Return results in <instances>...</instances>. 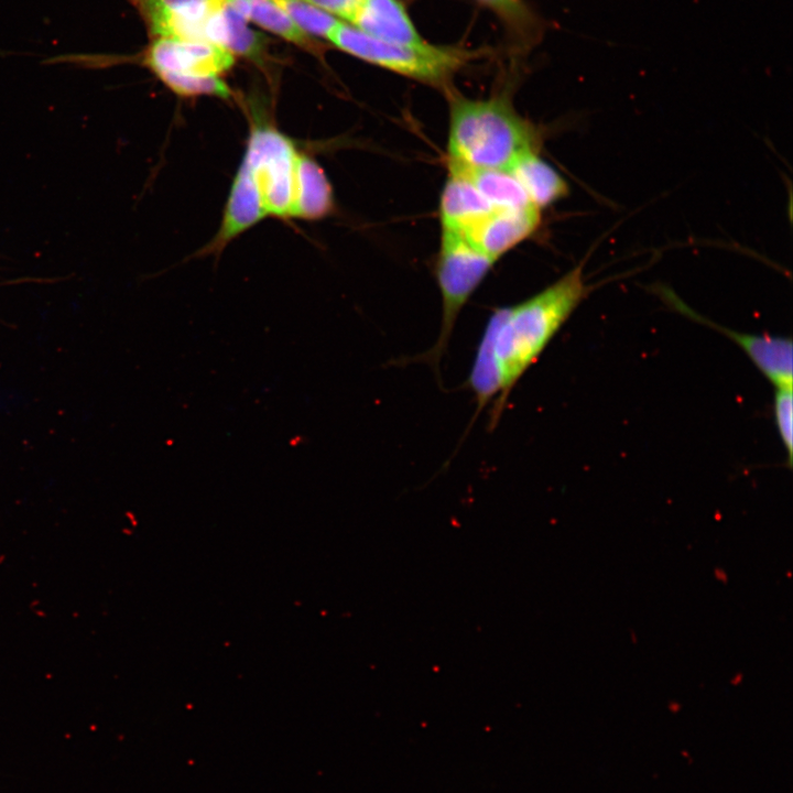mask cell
Instances as JSON below:
<instances>
[{
	"label": "cell",
	"instance_id": "9c48e42d",
	"mask_svg": "<svg viewBox=\"0 0 793 793\" xmlns=\"http://www.w3.org/2000/svg\"><path fill=\"white\" fill-rule=\"evenodd\" d=\"M696 319L734 340L774 388L792 387L793 345L791 338L743 334L717 325L702 316H697Z\"/></svg>",
	"mask_w": 793,
	"mask_h": 793
},
{
	"label": "cell",
	"instance_id": "d6986e66",
	"mask_svg": "<svg viewBox=\"0 0 793 793\" xmlns=\"http://www.w3.org/2000/svg\"><path fill=\"white\" fill-rule=\"evenodd\" d=\"M792 387L775 388L773 416L776 432L787 455L789 467L793 460V393Z\"/></svg>",
	"mask_w": 793,
	"mask_h": 793
},
{
	"label": "cell",
	"instance_id": "52a82bcc",
	"mask_svg": "<svg viewBox=\"0 0 793 793\" xmlns=\"http://www.w3.org/2000/svg\"><path fill=\"white\" fill-rule=\"evenodd\" d=\"M151 39L204 40L207 20L221 0H128Z\"/></svg>",
	"mask_w": 793,
	"mask_h": 793
},
{
	"label": "cell",
	"instance_id": "4fadbf2b",
	"mask_svg": "<svg viewBox=\"0 0 793 793\" xmlns=\"http://www.w3.org/2000/svg\"><path fill=\"white\" fill-rule=\"evenodd\" d=\"M334 209V193L325 171L313 157L301 152L292 218L318 220L329 216Z\"/></svg>",
	"mask_w": 793,
	"mask_h": 793
},
{
	"label": "cell",
	"instance_id": "ffe728a7",
	"mask_svg": "<svg viewBox=\"0 0 793 793\" xmlns=\"http://www.w3.org/2000/svg\"><path fill=\"white\" fill-rule=\"evenodd\" d=\"M340 22L352 24L366 0H305Z\"/></svg>",
	"mask_w": 793,
	"mask_h": 793
},
{
	"label": "cell",
	"instance_id": "2e32d148",
	"mask_svg": "<svg viewBox=\"0 0 793 793\" xmlns=\"http://www.w3.org/2000/svg\"><path fill=\"white\" fill-rule=\"evenodd\" d=\"M447 169L466 176L493 208L535 207L508 170Z\"/></svg>",
	"mask_w": 793,
	"mask_h": 793
},
{
	"label": "cell",
	"instance_id": "30bf717a",
	"mask_svg": "<svg viewBox=\"0 0 793 793\" xmlns=\"http://www.w3.org/2000/svg\"><path fill=\"white\" fill-rule=\"evenodd\" d=\"M204 40L257 65L265 63L267 39L248 26L247 20L226 0H221L209 15Z\"/></svg>",
	"mask_w": 793,
	"mask_h": 793
},
{
	"label": "cell",
	"instance_id": "7a4b0ae2",
	"mask_svg": "<svg viewBox=\"0 0 793 793\" xmlns=\"http://www.w3.org/2000/svg\"><path fill=\"white\" fill-rule=\"evenodd\" d=\"M447 165L471 170H508L540 134L503 96L467 98L449 89Z\"/></svg>",
	"mask_w": 793,
	"mask_h": 793
},
{
	"label": "cell",
	"instance_id": "277c9868",
	"mask_svg": "<svg viewBox=\"0 0 793 793\" xmlns=\"http://www.w3.org/2000/svg\"><path fill=\"white\" fill-rule=\"evenodd\" d=\"M327 40L363 62L445 91L452 89L453 77L470 56L458 47L427 42L419 46L383 42L344 22L333 30Z\"/></svg>",
	"mask_w": 793,
	"mask_h": 793
},
{
	"label": "cell",
	"instance_id": "ba28073f",
	"mask_svg": "<svg viewBox=\"0 0 793 793\" xmlns=\"http://www.w3.org/2000/svg\"><path fill=\"white\" fill-rule=\"evenodd\" d=\"M540 224L541 210L535 207L493 208L463 236L497 262L506 252L532 236Z\"/></svg>",
	"mask_w": 793,
	"mask_h": 793
},
{
	"label": "cell",
	"instance_id": "5bb4252c",
	"mask_svg": "<svg viewBox=\"0 0 793 793\" xmlns=\"http://www.w3.org/2000/svg\"><path fill=\"white\" fill-rule=\"evenodd\" d=\"M508 171L519 182L530 202L540 210L568 194L565 180L540 156L539 150L521 155Z\"/></svg>",
	"mask_w": 793,
	"mask_h": 793
},
{
	"label": "cell",
	"instance_id": "6da1fadb",
	"mask_svg": "<svg viewBox=\"0 0 793 793\" xmlns=\"http://www.w3.org/2000/svg\"><path fill=\"white\" fill-rule=\"evenodd\" d=\"M590 290L579 263L536 294L491 312L467 378L476 416L492 402L490 430L499 423L517 383Z\"/></svg>",
	"mask_w": 793,
	"mask_h": 793
},
{
	"label": "cell",
	"instance_id": "3957f363",
	"mask_svg": "<svg viewBox=\"0 0 793 793\" xmlns=\"http://www.w3.org/2000/svg\"><path fill=\"white\" fill-rule=\"evenodd\" d=\"M300 153L291 138L252 110L247 148L232 185L256 199L265 217L292 218Z\"/></svg>",
	"mask_w": 793,
	"mask_h": 793
},
{
	"label": "cell",
	"instance_id": "5b68a950",
	"mask_svg": "<svg viewBox=\"0 0 793 793\" xmlns=\"http://www.w3.org/2000/svg\"><path fill=\"white\" fill-rule=\"evenodd\" d=\"M138 62L180 97L231 96L221 75L233 66L235 56L210 42L153 39Z\"/></svg>",
	"mask_w": 793,
	"mask_h": 793
},
{
	"label": "cell",
	"instance_id": "e0dca14e",
	"mask_svg": "<svg viewBox=\"0 0 793 793\" xmlns=\"http://www.w3.org/2000/svg\"><path fill=\"white\" fill-rule=\"evenodd\" d=\"M291 21L309 36L328 39L339 20L305 0H273Z\"/></svg>",
	"mask_w": 793,
	"mask_h": 793
},
{
	"label": "cell",
	"instance_id": "9a60e30c",
	"mask_svg": "<svg viewBox=\"0 0 793 793\" xmlns=\"http://www.w3.org/2000/svg\"><path fill=\"white\" fill-rule=\"evenodd\" d=\"M245 20L313 54L322 53L312 36L297 28L273 0H226Z\"/></svg>",
	"mask_w": 793,
	"mask_h": 793
},
{
	"label": "cell",
	"instance_id": "8992f818",
	"mask_svg": "<svg viewBox=\"0 0 793 793\" xmlns=\"http://www.w3.org/2000/svg\"><path fill=\"white\" fill-rule=\"evenodd\" d=\"M495 263L461 233L442 229L434 269L442 300L441 327L433 347L420 356L436 370L447 351L460 312Z\"/></svg>",
	"mask_w": 793,
	"mask_h": 793
},
{
	"label": "cell",
	"instance_id": "7c38bea8",
	"mask_svg": "<svg viewBox=\"0 0 793 793\" xmlns=\"http://www.w3.org/2000/svg\"><path fill=\"white\" fill-rule=\"evenodd\" d=\"M351 25L383 42L414 46L426 43L400 0H366Z\"/></svg>",
	"mask_w": 793,
	"mask_h": 793
},
{
	"label": "cell",
	"instance_id": "8fae6325",
	"mask_svg": "<svg viewBox=\"0 0 793 793\" xmlns=\"http://www.w3.org/2000/svg\"><path fill=\"white\" fill-rule=\"evenodd\" d=\"M448 170L439 200L442 229L461 235L472 229L493 207L459 172Z\"/></svg>",
	"mask_w": 793,
	"mask_h": 793
},
{
	"label": "cell",
	"instance_id": "ac0fdd59",
	"mask_svg": "<svg viewBox=\"0 0 793 793\" xmlns=\"http://www.w3.org/2000/svg\"><path fill=\"white\" fill-rule=\"evenodd\" d=\"M499 17L518 39L530 42L536 37L539 24L523 0H478Z\"/></svg>",
	"mask_w": 793,
	"mask_h": 793
}]
</instances>
